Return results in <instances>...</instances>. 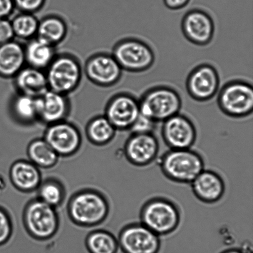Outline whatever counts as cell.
<instances>
[{
	"label": "cell",
	"mask_w": 253,
	"mask_h": 253,
	"mask_svg": "<svg viewBox=\"0 0 253 253\" xmlns=\"http://www.w3.org/2000/svg\"><path fill=\"white\" fill-rule=\"evenodd\" d=\"M161 136L169 149H190L197 141V131L192 121L179 113L163 122Z\"/></svg>",
	"instance_id": "11"
},
{
	"label": "cell",
	"mask_w": 253,
	"mask_h": 253,
	"mask_svg": "<svg viewBox=\"0 0 253 253\" xmlns=\"http://www.w3.org/2000/svg\"><path fill=\"white\" fill-rule=\"evenodd\" d=\"M14 9L12 0H0V19H9Z\"/></svg>",
	"instance_id": "34"
},
{
	"label": "cell",
	"mask_w": 253,
	"mask_h": 253,
	"mask_svg": "<svg viewBox=\"0 0 253 253\" xmlns=\"http://www.w3.org/2000/svg\"><path fill=\"white\" fill-rule=\"evenodd\" d=\"M86 247L90 253H118V239L111 233L100 230L91 233L86 240Z\"/></svg>",
	"instance_id": "28"
},
{
	"label": "cell",
	"mask_w": 253,
	"mask_h": 253,
	"mask_svg": "<svg viewBox=\"0 0 253 253\" xmlns=\"http://www.w3.org/2000/svg\"><path fill=\"white\" fill-rule=\"evenodd\" d=\"M24 219L27 231L37 240L49 239L58 229V217L54 208L39 198L27 205Z\"/></svg>",
	"instance_id": "8"
},
{
	"label": "cell",
	"mask_w": 253,
	"mask_h": 253,
	"mask_svg": "<svg viewBox=\"0 0 253 253\" xmlns=\"http://www.w3.org/2000/svg\"><path fill=\"white\" fill-rule=\"evenodd\" d=\"M10 110L12 117L22 125H31L39 120L37 98L17 93L12 99Z\"/></svg>",
	"instance_id": "24"
},
{
	"label": "cell",
	"mask_w": 253,
	"mask_h": 253,
	"mask_svg": "<svg viewBox=\"0 0 253 253\" xmlns=\"http://www.w3.org/2000/svg\"><path fill=\"white\" fill-rule=\"evenodd\" d=\"M15 9L21 12L34 14L41 11L46 3V0H12Z\"/></svg>",
	"instance_id": "30"
},
{
	"label": "cell",
	"mask_w": 253,
	"mask_h": 253,
	"mask_svg": "<svg viewBox=\"0 0 253 253\" xmlns=\"http://www.w3.org/2000/svg\"><path fill=\"white\" fill-rule=\"evenodd\" d=\"M39 188V199L55 208L61 204L64 198V190L56 180H48L41 183Z\"/></svg>",
	"instance_id": "29"
},
{
	"label": "cell",
	"mask_w": 253,
	"mask_h": 253,
	"mask_svg": "<svg viewBox=\"0 0 253 253\" xmlns=\"http://www.w3.org/2000/svg\"><path fill=\"white\" fill-rule=\"evenodd\" d=\"M181 27L183 36L196 45H207L214 36V22L207 12L202 9L187 12L183 17Z\"/></svg>",
	"instance_id": "15"
},
{
	"label": "cell",
	"mask_w": 253,
	"mask_h": 253,
	"mask_svg": "<svg viewBox=\"0 0 253 253\" xmlns=\"http://www.w3.org/2000/svg\"><path fill=\"white\" fill-rule=\"evenodd\" d=\"M140 220L158 236H167L175 232L180 226V208L167 198H150L141 208Z\"/></svg>",
	"instance_id": "2"
},
{
	"label": "cell",
	"mask_w": 253,
	"mask_h": 253,
	"mask_svg": "<svg viewBox=\"0 0 253 253\" xmlns=\"http://www.w3.org/2000/svg\"><path fill=\"white\" fill-rule=\"evenodd\" d=\"M139 101L140 114L156 123H163L180 113L182 98L175 89L160 85L149 89Z\"/></svg>",
	"instance_id": "3"
},
{
	"label": "cell",
	"mask_w": 253,
	"mask_h": 253,
	"mask_svg": "<svg viewBox=\"0 0 253 253\" xmlns=\"http://www.w3.org/2000/svg\"><path fill=\"white\" fill-rule=\"evenodd\" d=\"M114 58L123 70L130 73H142L150 69L155 62V52L140 39L126 38L115 44Z\"/></svg>",
	"instance_id": "5"
},
{
	"label": "cell",
	"mask_w": 253,
	"mask_h": 253,
	"mask_svg": "<svg viewBox=\"0 0 253 253\" xmlns=\"http://www.w3.org/2000/svg\"><path fill=\"white\" fill-rule=\"evenodd\" d=\"M116 131L105 115L92 119L88 124L86 129L89 140L99 145L110 143L115 137Z\"/></svg>",
	"instance_id": "26"
},
{
	"label": "cell",
	"mask_w": 253,
	"mask_h": 253,
	"mask_svg": "<svg viewBox=\"0 0 253 253\" xmlns=\"http://www.w3.org/2000/svg\"><path fill=\"white\" fill-rule=\"evenodd\" d=\"M11 234V219L4 211L0 209V246L8 242Z\"/></svg>",
	"instance_id": "32"
},
{
	"label": "cell",
	"mask_w": 253,
	"mask_h": 253,
	"mask_svg": "<svg viewBox=\"0 0 253 253\" xmlns=\"http://www.w3.org/2000/svg\"><path fill=\"white\" fill-rule=\"evenodd\" d=\"M14 39L11 21L9 19H0V45Z\"/></svg>",
	"instance_id": "33"
},
{
	"label": "cell",
	"mask_w": 253,
	"mask_h": 253,
	"mask_svg": "<svg viewBox=\"0 0 253 253\" xmlns=\"http://www.w3.org/2000/svg\"><path fill=\"white\" fill-rule=\"evenodd\" d=\"M10 21L14 38L29 41L37 37L39 21L34 14L20 12Z\"/></svg>",
	"instance_id": "27"
},
{
	"label": "cell",
	"mask_w": 253,
	"mask_h": 253,
	"mask_svg": "<svg viewBox=\"0 0 253 253\" xmlns=\"http://www.w3.org/2000/svg\"><path fill=\"white\" fill-rule=\"evenodd\" d=\"M39 120L48 126L65 121L70 113L68 96L48 90L37 98Z\"/></svg>",
	"instance_id": "17"
},
{
	"label": "cell",
	"mask_w": 253,
	"mask_h": 253,
	"mask_svg": "<svg viewBox=\"0 0 253 253\" xmlns=\"http://www.w3.org/2000/svg\"><path fill=\"white\" fill-rule=\"evenodd\" d=\"M10 177L17 189L32 192L41 183V174L38 167L31 161H18L12 165Z\"/></svg>",
	"instance_id": "21"
},
{
	"label": "cell",
	"mask_w": 253,
	"mask_h": 253,
	"mask_svg": "<svg viewBox=\"0 0 253 253\" xmlns=\"http://www.w3.org/2000/svg\"><path fill=\"white\" fill-rule=\"evenodd\" d=\"M45 74L49 90L68 96L80 85L83 71L78 59L63 54L55 56Z\"/></svg>",
	"instance_id": "4"
},
{
	"label": "cell",
	"mask_w": 253,
	"mask_h": 253,
	"mask_svg": "<svg viewBox=\"0 0 253 253\" xmlns=\"http://www.w3.org/2000/svg\"><path fill=\"white\" fill-rule=\"evenodd\" d=\"M18 93L38 98L49 90L45 71L26 66L14 77Z\"/></svg>",
	"instance_id": "19"
},
{
	"label": "cell",
	"mask_w": 253,
	"mask_h": 253,
	"mask_svg": "<svg viewBox=\"0 0 253 253\" xmlns=\"http://www.w3.org/2000/svg\"><path fill=\"white\" fill-rule=\"evenodd\" d=\"M68 26L63 19L50 15L39 21L36 37L56 47L66 39Z\"/></svg>",
	"instance_id": "23"
},
{
	"label": "cell",
	"mask_w": 253,
	"mask_h": 253,
	"mask_svg": "<svg viewBox=\"0 0 253 253\" xmlns=\"http://www.w3.org/2000/svg\"><path fill=\"white\" fill-rule=\"evenodd\" d=\"M26 66L24 46L14 40L0 45V78L13 79Z\"/></svg>",
	"instance_id": "20"
},
{
	"label": "cell",
	"mask_w": 253,
	"mask_h": 253,
	"mask_svg": "<svg viewBox=\"0 0 253 253\" xmlns=\"http://www.w3.org/2000/svg\"><path fill=\"white\" fill-rule=\"evenodd\" d=\"M221 253H245L241 249H231L225 250Z\"/></svg>",
	"instance_id": "36"
},
{
	"label": "cell",
	"mask_w": 253,
	"mask_h": 253,
	"mask_svg": "<svg viewBox=\"0 0 253 253\" xmlns=\"http://www.w3.org/2000/svg\"><path fill=\"white\" fill-rule=\"evenodd\" d=\"M157 124L151 119L140 114L137 120L134 123L132 127L131 128L130 131L131 133H154V130H155Z\"/></svg>",
	"instance_id": "31"
},
{
	"label": "cell",
	"mask_w": 253,
	"mask_h": 253,
	"mask_svg": "<svg viewBox=\"0 0 253 253\" xmlns=\"http://www.w3.org/2000/svg\"><path fill=\"white\" fill-rule=\"evenodd\" d=\"M220 78L217 69L209 64L196 67L188 74L186 88L190 97L205 102L214 97L219 91Z\"/></svg>",
	"instance_id": "10"
},
{
	"label": "cell",
	"mask_w": 253,
	"mask_h": 253,
	"mask_svg": "<svg viewBox=\"0 0 253 253\" xmlns=\"http://www.w3.org/2000/svg\"><path fill=\"white\" fill-rule=\"evenodd\" d=\"M44 140L58 156L73 155L80 148L82 138L76 126L65 121L49 125Z\"/></svg>",
	"instance_id": "16"
},
{
	"label": "cell",
	"mask_w": 253,
	"mask_h": 253,
	"mask_svg": "<svg viewBox=\"0 0 253 253\" xmlns=\"http://www.w3.org/2000/svg\"><path fill=\"white\" fill-rule=\"evenodd\" d=\"M252 253V252H250V253Z\"/></svg>",
	"instance_id": "37"
},
{
	"label": "cell",
	"mask_w": 253,
	"mask_h": 253,
	"mask_svg": "<svg viewBox=\"0 0 253 253\" xmlns=\"http://www.w3.org/2000/svg\"><path fill=\"white\" fill-rule=\"evenodd\" d=\"M160 145L154 133H131L125 145L126 160L138 168L146 167L158 158Z\"/></svg>",
	"instance_id": "12"
},
{
	"label": "cell",
	"mask_w": 253,
	"mask_h": 253,
	"mask_svg": "<svg viewBox=\"0 0 253 253\" xmlns=\"http://www.w3.org/2000/svg\"><path fill=\"white\" fill-rule=\"evenodd\" d=\"M161 172L168 179L181 184H190L205 169L204 159L190 149H169L160 159Z\"/></svg>",
	"instance_id": "1"
},
{
	"label": "cell",
	"mask_w": 253,
	"mask_h": 253,
	"mask_svg": "<svg viewBox=\"0 0 253 253\" xmlns=\"http://www.w3.org/2000/svg\"><path fill=\"white\" fill-rule=\"evenodd\" d=\"M140 115L139 101L131 94L118 93L108 101L106 118L116 130H130Z\"/></svg>",
	"instance_id": "13"
},
{
	"label": "cell",
	"mask_w": 253,
	"mask_h": 253,
	"mask_svg": "<svg viewBox=\"0 0 253 253\" xmlns=\"http://www.w3.org/2000/svg\"><path fill=\"white\" fill-rule=\"evenodd\" d=\"M190 184L193 195L205 204L219 202L225 195V181L214 170L205 169Z\"/></svg>",
	"instance_id": "18"
},
{
	"label": "cell",
	"mask_w": 253,
	"mask_h": 253,
	"mask_svg": "<svg viewBox=\"0 0 253 253\" xmlns=\"http://www.w3.org/2000/svg\"><path fill=\"white\" fill-rule=\"evenodd\" d=\"M85 73L89 81L101 87H110L121 80L123 69L112 54H94L86 61Z\"/></svg>",
	"instance_id": "14"
},
{
	"label": "cell",
	"mask_w": 253,
	"mask_h": 253,
	"mask_svg": "<svg viewBox=\"0 0 253 253\" xmlns=\"http://www.w3.org/2000/svg\"><path fill=\"white\" fill-rule=\"evenodd\" d=\"M218 106L224 115L240 119L251 115L253 111V87L242 80L230 81L220 90Z\"/></svg>",
	"instance_id": "6"
},
{
	"label": "cell",
	"mask_w": 253,
	"mask_h": 253,
	"mask_svg": "<svg viewBox=\"0 0 253 253\" xmlns=\"http://www.w3.org/2000/svg\"><path fill=\"white\" fill-rule=\"evenodd\" d=\"M29 157L37 167L49 168L58 162L59 156L44 139H37L29 145Z\"/></svg>",
	"instance_id": "25"
},
{
	"label": "cell",
	"mask_w": 253,
	"mask_h": 253,
	"mask_svg": "<svg viewBox=\"0 0 253 253\" xmlns=\"http://www.w3.org/2000/svg\"><path fill=\"white\" fill-rule=\"evenodd\" d=\"M110 207L103 195L94 191H84L71 200L69 212L74 222L83 226L100 224L107 217Z\"/></svg>",
	"instance_id": "7"
},
{
	"label": "cell",
	"mask_w": 253,
	"mask_h": 253,
	"mask_svg": "<svg viewBox=\"0 0 253 253\" xmlns=\"http://www.w3.org/2000/svg\"><path fill=\"white\" fill-rule=\"evenodd\" d=\"M118 241L124 253H158L161 247L160 237L140 222L126 225Z\"/></svg>",
	"instance_id": "9"
},
{
	"label": "cell",
	"mask_w": 253,
	"mask_h": 253,
	"mask_svg": "<svg viewBox=\"0 0 253 253\" xmlns=\"http://www.w3.org/2000/svg\"><path fill=\"white\" fill-rule=\"evenodd\" d=\"M24 52L26 66L44 71L56 56L55 47L38 37L27 41Z\"/></svg>",
	"instance_id": "22"
},
{
	"label": "cell",
	"mask_w": 253,
	"mask_h": 253,
	"mask_svg": "<svg viewBox=\"0 0 253 253\" xmlns=\"http://www.w3.org/2000/svg\"><path fill=\"white\" fill-rule=\"evenodd\" d=\"M190 0H164L166 6L172 10L181 9L188 4Z\"/></svg>",
	"instance_id": "35"
}]
</instances>
